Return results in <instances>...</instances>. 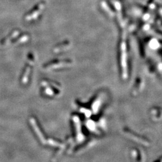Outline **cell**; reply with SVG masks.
<instances>
[]
</instances>
